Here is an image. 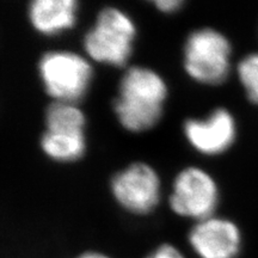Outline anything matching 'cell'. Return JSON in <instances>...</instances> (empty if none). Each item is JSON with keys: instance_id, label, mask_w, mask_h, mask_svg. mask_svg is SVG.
<instances>
[{"instance_id": "cell-1", "label": "cell", "mask_w": 258, "mask_h": 258, "mask_svg": "<svg viewBox=\"0 0 258 258\" xmlns=\"http://www.w3.org/2000/svg\"><path fill=\"white\" fill-rule=\"evenodd\" d=\"M166 98L167 85L159 73L144 66L131 67L118 85L116 117L132 133L150 131L160 121Z\"/></svg>"}, {"instance_id": "cell-2", "label": "cell", "mask_w": 258, "mask_h": 258, "mask_svg": "<svg viewBox=\"0 0 258 258\" xmlns=\"http://www.w3.org/2000/svg\"><path fill=\"white\" fill-rule=\"evenodd\" d=\"M137 27L133 19L117 8H105L84 37V48L97 62L124 66L133 53Z\"/></svg>"}, {"instance_id": "cell-3", "label": "cell", "mask_w": 258, "mask_h": 258, "mask_svg": "<svg viewBox=\"0 0 258 258\" xmlns=\"http://www.w3.org/2000/svg\"><path fill=\"white\" fill-rule=\"evenodd\" d=\"M231 44L221 32L203 28L192 31L183 49V66L188 76L203 85H220L231 69Z\"/></svg>"}, {"instance_id": "cell-4", "label": "cell", "mask_w": 258, "mask_h": 258, "mask_svg": "<svg viewBox=\"0 0 258 258\" xmlns=\"http://www.w3.org/2000/svg\"><path fill=\"white\" fill-rule=\"evenodd\" d=\"M38 73L54 102L76 103L89 91L93 79L91 63L73 51L55 50L42 55Z\"/></svg>"}, {"instance_id": "cell-5", "label": "cell", "mask_w": 258, "mask_h": 258, "mask_svg": "<svg viewBox=\"0 0 258 258\" xmlns=\"http://www.w3.org/2000/svg\"><path fill=\"white\" fill-rule=\"evenodd\" d=\"M219 189L213 177L200 167H185L176 176L169 205L183 218L201 221L213 217L218 207Z\"/></svg>"}, {"instance_id": "cell-6", "label": "cell", "mask_w": 258, "mask_h": 258, "mask_svg": "<svg viewBox=\"0 0 258 258\" xmlns=\"http://www.w3.org/2000/svg\"><path fill=\"white\" fill-rule=\"evenodd\" d=\"M110 190L122 208L145 215L154 211L160 201V178L148 164L133 163L112 177Z\"/></svg>"}, {"instance_id": "cell-7", "label": "cell", "mask_w": 258, "mask_h": 258, "mask_svg": "<svg viewBox=\"0 0 258 258\" xmlns=\"http://www.w3.org/2000/svg\"><path fill=\"white\" fill-rule=\"evenodd\" d=\"M183 133L194 150L206 156L226 152L234 143L237 127L233 116L219 108L206 118H189L183 124Z\"/></svg>"}, {"instance_id": "cell-8", "label": "cell", "mask_w": 258, "mask_h": 258, "mask_svg": "<svg viewBox=\"0 0 258 258\" xmlns=\"http://www.w3.org/2000/svg\"><path fill=\"white\" fill-rule=\"evenodd\" d=\"M189 243L200 258H237L241 235L232 221L211 217L194 226Z\"/></svg>"}, {"instance_id": "cell-9", "label": "cell", "mask_w": 258, "mask_h": 258, "mask_svg": "<svg viewBox=\"0 0 258 258\" xmlns=\"http://www.w3.org/2000/svg\"><path fill=\"white\" fill-rule=\"evenodd\" d=\"M78 6L74 0H35L29 5V21L40 34L55 36L74 27Z\"/></svg>"}, {"instance_id": "cell-10", "label": "cell", "mask_w": 258, "mask_h": 258, "mask_svg": "<svg viewBox=\"0 0 258 258\" xmlns=\"http://www.w3.org/2000/svg\"><path fill=\"white\" fill-rule=\"evenodd\" d=\"M41 148L48 158L55 161L60 163L76 161L85 154V133L46 131L41 138Z\"/></svg>"}, {"instance_id": "cell-11", "label": "cell", "mask_w": 258, "mask_h": 258, "mask_svg": "<svg viewBox=\"0 0 258 258\" xmlns=\"http://www.w3.org/2000/svg\"><path fill=\"white\" fill-rule=\"evenodd\" d=\"M86 117L76 103L54 102L46 111V131L85 133Z\"/></svg>"}, {"instance_id": "cell-12", "label": "cell", "mask_w": 258, "mask_h": 258, "mask_svg": "<svg viewBox=\"0 0 258 258\" xmlns=\"http://www.w3.org/2000/svg\"><path fill=\"white\" fill-rule=\"evenodd\" d=\"M238 74L249 99L258 104V54L245 56L238 66Z\"/></svg>"}, {"instance_id": "cell-13", "label": "cell", "mask_w": 258, "mask_h": 258, "mask_svg": "<svg viewBox=\"0 0 258 258\" xmlns=\"http://www.w3.org/2000/svg\"><path fill=\"white\" fill-rule=\"evenodd\" d=\"M146 258H185L183 253L171 244H163L158 246L150 256Z\"/></svg>"}, {"instance_id": "cell-14", "label": "cell", "mask_w": 258, "mask_h": 258, "mask_svg": "<svg viewBox=\"0 0 258 258\" xmlns=\"http://www.w3.org/2000/svg\"><path fill=\"white\" fill-rule=\"evenodd\" d=\"M154 6L163 14H173L182 8L183 2L180 0H157L154 2Z\"/></svg>"}, {"instance_id": "cell-15", "label": "cell", "mask_w": 258, "mask_h": 258, "mask_svg": "<svg viewBox=\"0 0 258 258\" xmlns=\"http://www.w3.org/2000/svg\"><path fill=\"white\" fill-rule=\"evenodd\" d=\"M77 258H110L108 257L104 253L101 252H96V251H89V252H84L83 254H80Z\"/></svg>"}]
</instances>
